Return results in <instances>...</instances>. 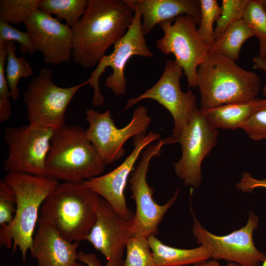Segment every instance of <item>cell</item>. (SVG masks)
<instances>
[{"label": "cell", "instance_id": "4", "mask_svg": "<svg viewBox=\"0 0 266 266\" xmlns=\"http://www.w3.org/2000/svg\"><path fill=\"white\" fill-rule=\"evenodd\" d=\"M2 180L15 192L16 209L12 221L0 227V243L8 249L13 245L12 254L18 247L26 262L41 205L60 182L52 177L24 173H6Z\"/></svg>", "mask_w": 266, "mask_h": 266}, {"label": "cell", "instance_id": "26", "mask_svg": "<svg viewBox=\"0 0 266 266\" xmlns=\"http://www.w3.org/2000/svg\"><path fill=\"white\" fill-rule=\"evenodd\" d=\"M123 266H156L148 237L133 235L126 244Z\"/></svg>", "mask_w": 266, "mask_h": 266}, {"label": "cell", "instance_id": "31", "mask_svg": "<svg viewBox=\"0 0 266 266\" xmlns=\"http://www.w3.org/2000/svg\"><path fill=\"white\" fill-rule=\"evenodd\" d=\"M7 55L5 44H0V122L2 123L9 119L11 110L9 100L10 92L5 69Z\"/></svg>", "mask_w": 266, "mask_h": 266}, {"label": "cell", "instance_id": "25", "mask_svg": "<svg viewBox=\"0 0 266 266\" xmlns=\"http://www.w3.org/2000/svg\"><path fill=\"white\" fill-rule=\"evenodd\" d=\"M243 20L259 40L258 56L266 58V13L260 0H250Z\"/></svg>", "mask_w": 266, "mask_h": 266}, {"label": "cell", "instance_id": "15", "mask_svg": "<svg viewBox=\"0 0 266 266\" xmlns=\"http://www.w3.org/2000/svg\"><path fill=\"white\" fill-rule=\"evenodd\" d=\"M160 137V134L153 131L135 136L133 150L120 165L106 174L83 181L127 221L133 215L127 206L125 196L128 181L143 151Z\"/></svg>", "mask_w": 266, "mask_h": 266}, {"label": "cell", "instance_id": "16", "mask_svg": "<svg viewBox=\"0 0 266 266\" xmlns=\"http://www.w3.org/2000/svg\"><path fill=\"white\" fill-rule=\"evenodd\" d=\"M24 24L36 51L41 53L45 63L57 66L70 61L72 33L67 24L38 9Z\"/></svg>", "mask_w": 266, "mask_h": 266}, {"label": "cell", "instance_id": "6", "mask_svg": "<svg viewBox=\"0 0 266 266\" xmlns=\"http://www.w3.org/2000/svg\"><path fill=\"white\" fill-rule=\"evenodd\" d=\"M165 145V139H162L148 146L142 152L140 160L130 177L131 197L135 204V211L130 220L131 236L156 235L159 224L177 200L179 189L165 203H157L153 199V188L147 180L150 163L152 158L160 155Z\"/></svg>", "mask_w": 266, "mask_h": 266}, {"label": "cell", "instance_id": "34", "mask_svg": "<svg viewBox=\"0 0 266 266\" xmlns=\"http://www.w3.org/2000/svg\"><path fill=\"white\" fill-rule=\"evenodd\" d=\"M236 188L242 192L251 193L258 188L266 189V179H258L248 172L242 173L239 181L236 184Z\"/></svg>", "mask_w": 266, "mask_h": 266}, {"label": "cell", "instance_id": "8", "mask_svg": "<svg viewBox=\"0 0 266 266\" xmlns=\"http://www.w3.org/2000/svg\"><path fill=\"white\" fill-rule=\"evenodd\" d=\"M52 71L40 69L32 78L24 93L27 118L33 125L55 130L65 125L66 110L77 91L88 84L87 80L69 87L56 85L52 79Z\"/></svg>", "mask_w": 266, "mask_h": 266}, {"label": "cell", "instance_id": "30", "mask_svg": "<svg viewBox=\"0 0 266 266\" xmlns=\"http://www.w3.org/2000/svg\"><path fill=\"white\" fill-rule=\"evenodd\" d=\"M8 41L18 42L23 53L28 52L32 55L36 51L33 41L27 31H20L10 24L0 21V44Z\"/></svg>", "mask_w": 266, "mask_h": 266}, {"label": "cell", "instance_id": "32", "mask_svg": "<svg viewBox=\"0 0 266 266\" xmlns=\"http://www.w3.org/2000/svg\"><path fill=\"white\" fill-rule=\"evenodd\" d=\"M240 129L253 140L260 141L266 138V99Z\"/></svg>", "mask_w": 266, "mask_h": 266}, {"label": "cell", "instance_id": "37", "mask_svg": "<svg viewBox=\"0 0 266 266\" xmlns=\"http://www.w3.org/2000/svg\"><path fill=\"white\" fill-rule=\"evenodd\" d=\"M188 266H242L240 265L232 263L229 262L226 265L222 266L218 262V261L212 259H210L206 261H203L202 262L193 265Z\"/></svg>", "mask_w": 266, "mask_h": 266}, {"label": "cell", "instance_id": "3", "mask_svg": "<svg viewBox=\"0 0 266 266\" xmlns=\"http://www.w3.org/2000/svg\"><path fill=\"white\" fill-rule=\"evenodd\" d=\"M100 198L83 182L59 183L42 203L39 218L70 242L86 240Z\"/></svg>", "mask_w": 266, "mask_h": 266}, {"label": "cell", "instance_id": "11", "mask_svg": "<svg viewBox=\"0 0 266 266\" xmlns=\"http://www.w3.org/2000/svg\"><path fill=\"white\" fill-rule=\"evenodd\" d=\"M183 74V69L175 60H167L156 83L138 96L129 99L124 109H128L146 99L154 100L163 106L174 121L172 134L167 137L169 144L177 142L192 116L199 109L195 95L191 91L184 92L181 89L180 79Z\"/></svg>", "mask_w": 266, "mask_h": 266}, {"label": "cell", "instance_id": "9", "mask_svg": "<svg viewBox=\"0 0 266 266\" xmlns=\"http://www.w3.org/2000/svg\"><path fill=\"white\" fill-rule=\"evenodd\" d=\"M85 114L89 124L87 136L105 165L121 158L126 153L125 143L133 137L145 133L152 121L143 105L134 110L130 122L122 128L116 126L109 110L100 112L89 109Z\"/></svg>", "mask_w": 266, "mask_h": 266}, {"label": "cell", "instance_id": "10", "mask_svg": "<svg viewBox=\"0 0 266 266\" xmlns=\"http://www.w3.org/2000/svg\"><path fill=\"white\" fill-rule=\"evenodd\" d=\"M54 130L29 123L6 129L4 138L8 155L3 168L7 173L49 176L46 161Z\"/></svg>", "mask_w": 266, "mask_h": 266}, {"label": "cell", "instance_id": "33", "mask_svg": "<svg viewBox=\"0 0 266 266\" xmlns=\"http://www.w3.org/2000/svg\"><path fill=\"white\" fill-rule=\"evenodd\" d=\"M16 209V197L12 188L2 180L0 181V227L9 224Z\"/></svg>", "mask_w": 266, "mask_h": 266}, {"label": "cell", "instance_id": "14", "mask_svg": "<svg viewBox=\"0 0 266 266\" xmlns=\"http://www.w3.org/2000/svg\"><path fill=\"white\" fill-rule=\"evenodd\" d=\"M218 129L198 109L177 139L182 155L173 165L176 176L186 186L199 188L202 181L201 165L217 143Z\"/></svg>", "mask_w": 266, "mask_h": 266}, {"label": "cell", "instance_id": "29", "mask_svg": "<svg viewBox=\"0 0 266 266\" xmlns=\"http://www.w3.org/2000/svg\"><path fill=\"white\" fill-rule=\"evenodd\" d=\"M250 0H223L221 15L214 29L215 40L218 39L232 24L243 19Z\"/></svg>", "mask_w": 266, "mask_h": 266}, {"label": "cell", "instance_id": "35", "mask_svg": "<svg viewBox=\"0 0 266 266\" xmlns=\"http://www.w3.org/2000/svg\"><path fill=\"white\" fill-rule=\"evenodd\" d=\"M78 260L87 266H100V263L97 256L92 253L78 252ZM124 260L107 261L105 266H123Z\"/></svg>", "mask_w": 266, "mask_h": 266}, {"label": "cell", "instance_id": "27", "mask_svg": "<svg viewBox=\"0 0 266 266\" xmlns=\"http://www.w3.org/2000/svg\"><path fill=\"white\" fill-rule=\"evenodd\" d=\"M39 0H0V21L18 25L37 9Z\"/></svg>", "mask_w": 266, "mask_h": 266}, {"label": "cell", "instance_id": "2", "mask_svg": "<svg viewBox=\"0 0 266 266\" xmlns=\"http://www.w3.org/2000/svg\"><path fill=\"white\" fill-rule=\"evenodd\" d=\"M197 82L201 110L253 100L261 90L257 74L216 53H209L199 66Z\"/></svg>", "mask_w": 266, "mask_h": 266}, {"label": "cell", "instance_id": "19", "mask_svg": "<svg viewBox=\"0 0 266 266\" xmlns=\"http://www.w3.org/2000/svg\"><path fill=\"white\" fill-rule=\"evenodd\" d=\"M132 7H137L142 17L144 35L161 22L187 15L193 17L199 26L200 15V0H126Z\"/></svg>", "mask_w": 266, "mask_h": 266}, {"label": "cell", "instance_id": "28", "mask_svg": "<svg viewBox=\"0 0 266 266\" xmlns=\"http://www.w3.org/2000/svg\"><path fill=\"white\" fill-rule=\"evenodd\" d=\"M200 15L198 33L203 42L210 47L215 42L214 24L221 13L216 0H200Z\"/></svg>", "mask_w": 266, "mask_h": 266}, {"label": "cell", "instance_id": "17", "mask_svg": "<svg viewBox=\"0 0 266 266\" xmlns=\"http://www.w3.org/2000/svg\"><path fill=\"white\" fill-rule=\"evenodd\" d=\"M131 236L130 220L124 219L101 198L95 222L86 240L107 261H113L124 260L126 244Z\"/></svg>", "mask_w": 266, "mask_h": 266}, {"label": "cell", "instance_id": "36", "mask_svg": "<svg viewBox=\"0 0 266 266\" xmlns=\"http://www.w3.org/2000/svg\"><path fill=\"white\" fill-rule=\"evenodd\" d=\"M252 62L254 68L263 70L266 75V58L257 56L253 59ZM262 91L263 95L266 97V84Z\"/></svg>", "mask_w": 266, "mask_h": 266}, {"label": "cell", "instance_id": "5", "mask_svg": "<svg viewBox=\"0 0 266 266\" xmlns=\"http://www.w3.org/2000/svg\"><path fill=\"white\" fill-rule=\"evenodd\" d=\"M105 166L86 130L66 125L54 130L46 161L51 177L64 182H83L100 175Z\"/></svg>", "mask_w": 266, "mask_h": 266}, {"label": "cell", "instance_id": "1", "mask_svg": "<svg viewBox=\"0 0 266 266\" xmlns=\"http://www.w3.org/2000/svg\"><path fill=\"white\" fill-rule=\"evenodd\" d=\"M134 16L126 0H88L83 15L71 29L74 63L84 68L98 65L126 34Z\"/></svg>", "mask_w": 266, "mask_h": 266}, {"label": "cell", "instance_id": "21", "mask_svg": "<svg viewBox=\"0 0 266 266\" xmlns=\"http://www.w3.org/2000/svg\"><path fill=\"white\" fill-rule=\"evenodd\" d=\"M148 239L156 266H188L210 259L207 249L201 245L180 249L164 244L155 235Z\"/></svg>", "mask_w": 266, "mask_h": 266}, {"label": "cell", "instance_id": "18", "mask_svg": "<svg viewBox=\"0 0 266 266\" xmlns=\"http://www.w3.org/2000/svg\"><path fill=\"white\" fill-rule=\"evenodd\" d=\"M30 250L36 266H83L77 251L80 241L70 242L39 218Z\"/></svg>", "mask_w": 266, "mask_h": 266}, {"label": "cell", "instance_id": "23", "mask_svg": "<svg viewBox=\"0 0 266 266\" xmlns=\"http://www.w3.org/2000/svg\"><path fill=\"white\" fill-rule=\"evenodd\" d=\"M88 0H39L38 9L65 20L71 29L83 15Z\"/></svg>", "mask_w": 266, "mask_h": 266}, {"label": "cell", "instance_id": "7", "mask_svg": "<svg viewBox=\"0 0 266 266\" xmlns=\"http://www.w3.org/2000/svg\"><path fill=\"white\" fill-rule=\"evenodd\" d=\"M131 7L134 12V19L126 34L113 45V51L105 55L99 62L96 69L87 80L94 89L92 103L94 106L102 105L104 98L100 91L99 79L105 68L110 66L112 72L106 78L105 85L116 96H122L126 92L127 79L125 69L127 62L133 56L144 58L154 56L146 44L142 30L141 14L137 7Z\"/></svg>", "mask_w": 266, "mask_h": 266}, {"label": "cell", "instance_id": "22", "mask_svg": "<svg viewBox=\"0 0 266 266\" xmlns=\"http://www.w3.org/2000/svg\"><path fill=\"white\" fill-rule=\"evenodd\" d=\"M252 37L254 35L244 20L238 21L231 25L209 47V53L221 54L236 61L243 44Z\"/></svg>", "mask_w": 266, "mask_h": 266}, {"label": "cell", "instance_id": "20", "mask_svg": "<svg viewBox=\"0 0 266 266\" xmlns=\"http://www.w3.org/2000/svg\"><path fill=\"white\" fill-rule=\"evenodd\" d=\"M264 99L225 104L201 112L216 129L236 130L242 125L261 107Z\"/></svg>", "mask_w": 266, "mask_h": 266}, {"label": "cell", "instance_id": "12", "mask_svg": "<svg viewBox=\"0 0 266 266\" xmlns=\"http://www.w3.org/2000/svg\"><path fill=\"white\" fill-rule=\"evenodd\" d=\"M164 35L156 41L163 54H172L186 76L188 87H197V72L209 53V47L200 38L196 20L182 15L159 24Z\"/></svg>", "mask_w": 266, "mask_h": 266}, {"label": "cell", "instance_id": "13", "mask_svg": "<svg viewBox=\"0 0 266 266\" xmlns=\"http://www.w3.org/2000/svg\"><path fill=\"white\" fill-rule=\"evenodd\" d=\"M192 232L197 242L208 251L210 259L224 260L242 266H260L266 260V255L256 247L253 239L257 228L259 217L250 211L246 225L225 235H217L206 230L191 210Z\"/></svg>", "mask_w": 266, "mask_h": 266}, {"label": "cell", "instance_id": "24", "mask_svg": "<svg viewBox=\"0 0 266 266\" xmlns=\"http://www.w3.org/2000/svg\"><path fill=\"white\" fill-rule=\"evenodd\" d=\"M7 55L5 74L10 92V96L14 100L19 97L18 85L21 78H28L33 74V70L27 60L23 57L16 55L17 48L12 41L5 43Z\"/></svg>", "mask_w": 266, "mask_h": 266}, {"label": "cell", "instance_id": "38", "mask_svg": "<svg viewBox=\"0 0 266 266\" xmlns=\"http://www.w3.org/2000/svg\"><path fill=\"white\" fill-rule=\"evenodd\" d=\"M261 5L266 13V0H260Z\"/></svg>", "mask_w": 266, "mask_h": 266}, {"label": "cell", "instance_id": "39", "mask_svg": "<svg viewBox=\"0 0 266 266\" xmlns=\"http://www.w3.org/2000/svg\"><path fill=\"white\" fill-rule=\"evenodd\" d=\"M261 266H266V260L263 263Z\"/></svg>", "mask_w": 266, "mask_h": 266}]
</instances>
